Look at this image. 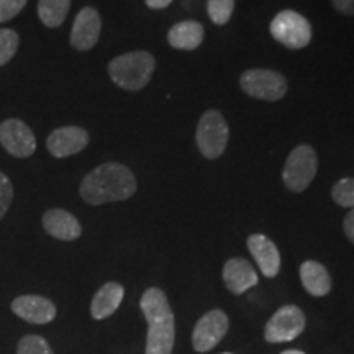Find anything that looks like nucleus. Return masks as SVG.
<instances>
[{
	"mask_svg": "<svg viewBox=\"0 0 354 354\" xmlns=\"http://www.w3.org/2000/svg\"><path fill=\"white\" fill-rule=\"evenodd\" d=\"M79 192L91 205L122 202L136 192V179L120 162H105L84 177Z\"/></svg>",
	"mask_w": 354,
	"mask_h": 354,
	"instance_id": "nucleus-1",
	"label": "nucleus"
},
{
	"mask_svg": "<svg viewBox=\"0 0 354 354\" xmlns=\"http://www.w3.org/2000/svg\"><path fill=\"white\" fill-rule=\"evenodd\" d=\"M156 61L146 51H133L110 61L109 74L118 87L125 91H141L151 81Z\"/></svg>",
	"mask_w": 354,
	"mask_h": 354,
	"instance_id": "nucleus-2",
	"label": "nucleus"
},
{
	"mask_svg": "<svg viewBox=\"0 0 354 354\" xmlns=\"http://www.w3.org/2000/svg\"><path fill=\"white\" fill-rule=\"evenodd\" d=\"M318 158L315 149L308 145H300L287 158L282 179L292 192H304L315 179Z\"/></svg>",
	"mask_w": 354,
	"mask_h": 354,
	"instance_id": "nucleus-3",
	"label": "nucleus"
},
{
	"mask_svg": "<svg viewBox=\"0 0 354 354\" xmlns=\"http://www.w3.org/2000/svg\"><path fill=\"white\" fill-rule=\"evenodd\" d=\"M228 125L218 110H207L197 125V146L207 159H216L228 145Z\"/></svg>",
	"mask_w": 354,
	"mask_h": 354,
	"instance_id": "nucleus-4",
	"label": "nucleus"
},
{
	"mask_svg": "<svg viewBox=\"0 0 354 354\" xmlns=\"http://www.w3.org/2000/svg\"><path fill=\"white\" fill-rule=\"evenodd\" d=\"M272 38L289 50L305 48L312 39V26L304 15L294 10L277 13L271 21Z\"/></svg>",
	"mask_w": 354,
	"mask_h": 354,
	"instance_id": "nucleus-5",
	"label": "nucleus"
},
{
	"mask_svg": "<svg viewBox=\"0 0 354 354\" xmlns=\"http://www.w3.org/2000/svg\"><path fill=\"white\" fill-rule=\"evenodd\" d=\"M240 86L248 95L259 100H279L286 95L287 81L271 69H250L243 73Z\"/></svg>",
	"mask_w": 354,
	"mask_h": 354,
	"instance_id": "nucleus-6",
	"label": "nucleus"
},
{
	"mask_svg": "<svg viewBox=\"0 0 354 354\" xmlns=\"http://www.w3.org/2000/svg\"><path fill=\"white\" fill-rule=\"evenodd\" d=\"M305 328L304 312L295 305H284L268 322L264 336L269 343L292 342Z\"/></svg>",
	"mask_w": 354,
	"mask_h": 354,
	"instance_id": "nucleus-7",
	"label": "nucleus"
},
{
	"mask_svg": "<svg viewBox=\"0 0 354 354\" xmlns=\"http://www.w3.org/2000/svg\"><path fill=\"white\" fill-rule=\"evenodd\" d=\"M0 145L15 158H30L37 149V138L32 128L17 118L0 123Z\"/></svg>",
	"mask_w": 354,
	"mask_h": 354,
	"instance_id": "nucleus-8",
	"label": "nucleus"
},
{
	"mask_svg": "<svg viewBox=\"0 0 354 354\" xmlns=\"http://www.w3.org/2000/svg\"><path fill=\"white\" fill-rule=\"evenodd\" d=\"M228 331V317L221 310H210L197 322L192 333V344L197 353L214 349Z\"/></svg>",
	"mask_w": 354,
	"mask_h": 354,
	"instance_id": "nucleus-9",
	"label": "nucleus"
},
{
	"mask_svg": "<svg viewBox=\"0 0 354 354\" xmlns=\"http://www.w3.org/2000/svg\"><path fill=\"white\" fill-rule=\"evenodd\" d=\"M102 19L99 12L92 7L82 8L74 20L71 30V44L79 51H88L99 41Z\"/></svg>",
	"mask_w": 354,
	"mask_h": 354,
	"instance_id": "nucleus-10",
	"label": "nucleus"
},
{
	"mask_svg": "<svg viewBox=\"0 0 354 354\" xmlns=\"http://www.w3.org/2000/svg\"><path fill=\"white\" fill-rule=\"evenodd\" d=\"M88 145V133L79 127H61L48 136L46 146L55 158H68L81 153Z\"/></svg>",
	"mask_w": 354,
	"mask_h": 354,
	"instance_id": "nucleus-11",
	"label": "nucleus"
},
{
	"mask_svg": "<svg viewBox=\"0 0 354 354\" xmlns=\"http://www.w3.org/2000/svg\"><path fill=\"white\" fill-rule=\"evenodd\" d=\"M12 310L21 320L35 325H46L56 317L55 304L41 295H20L12 302Z\"/></svg>",
	"mask_w": 354,
	"mask_h": 354,
	"instance_id": "nucleus-12",
	"label": "nucleus"
},
{
	"mask_svg": "<svg viewBox=\"0 0 354 354\" xmlns=\"http://www.w3.org/2000/svg\"><path fill=\"white\" fill-rule=\"evenodd\" d=\"M146 335V354H171L174 348L176 326L174 313L148 320Z\"/></svg>",
	"mask_w": 354,
	"mask_h": 354,
	"instance_id": "nucleus-13",
	"label": "nucleus"
},
{
	"mask_svg": "<svg viewBox=\"0 0 354 354\" xmlns=\"http://www.w3.org/2000/svg\"><path fill=\"white\" fill-rule=\"evenodd\" d=\"M248 250L253 254L261 272L266 277L277 276L279 269H281V254H279L277 246L266 234H251L248 238Z\"/></svg>",
	"mask_w": 354,
	"mask_h": 354,
	"instance_id": "nucleus-14",
	"label": "nucleus"
},
{
	"mask_svg": "<svg viewBox=\"0 0 354 354\" xmlns=\"http://www.w3.org/2000/svg\"><path fill=\"white\" fill-rule=\"evenodd\" d=\"M223 281L230 292L240 295L258 284V274L253 266L243 258H233L227 261L223 268Z\"/></svg>",
	"mask_w": 354,
	"mask_h": 354,
	"instance_id": "nucleus-15",
	"label": "nucleus"
},
{
	"mask_svg": "<svg viewBox=\"0 0 354 354\" xmlns=\"http://www.w3.org/2000/svg\"><path fill=\"white\" fill-rule=\"evenodd\" d=\"M43 227L48 234L63 241L77 240L82 233L81 223H79L76 216L61 209L48 210L43 215Z\"/></svg>",
	"mask_w": 354,
	"mask_h": 354,
	"instance_id": "nucleus-16",
	"label": "nucleus"
},
{
	"mask_svg": "<svg viewBox=\"0 0 354 354\" xmlns=\"http://www.w3.org/2000/svg\"><path fill=\"white\" fill-rule=\"evenodd\" d=\"M125 289L118 282H107L97 290L91 304V313L95 320H104L120 307Z\"/></svg>",
	"mask_w": 354,
	"mask_h": 354,
	"instance_id": "nucleus-17",
	"label": "nucleus"
},
{
	"mask_svg": "<svg viewBox=\"0 0 354 354\" xmlns=\"http://www.w3.org/2000/svg\"><path fill=\"white\" fill-rule=\"evenodd\" d=\"M167 41L176 50L194 51L203 41V26L196 20L179 21L167 33Z\"/></svg>",
	"mask_w": 354,
	"mask_h": 354,
	"instance_id": "nucleus-18",
	"label": "nucleus"
},
{
	"mask_svg": "<svg viewBox=\"0 0 354 354\" xmlns=\"http://www.w3.org/2000/svg\"><path fill=\"white\" fill-rule=\"evenodd\" d=\"M300 281L310 295L323 297L331 290V277L326 268L317 261H305L300 266Z\"/></svg>",
	"mask_w": 354,
	"mask_h": 354,
	"instance_id": "nucleus-19",
	"label": "nucleus"
},
{
	"mask_svg": "<svg viewBox=\"0 0 354 354\" xmlns=\"http://www.w3.org/2000/svg\"><path fill=\"white\" fill-rule=\"evenodd\" d=\"M71 0H39L38 15L48 28H56L63 25L68 17Z\"/></svg>",
	"mask_w": 354,
	"mask_h": 354,
	"instance_id": "nucleus-20",
	"label": "nucleus"
},
{
	"mask_svg": "<svg viewBox=\"0 0 354 354\" xmlns=\"http://www.w3.org/2000/svg\"><path fill=\"white\" fill-rule=\"evenodd\" d=\"M234 10V0H207V12L215 25H227Z\"/></svg>",
	"mask_w": 354,
	"mask_h": 354,
	"instance_id": "nucleus-21",
	"label": "nucleus"
},
{
	"mask_svg": "<svg viewBox=\"0 0 354 354\" xmlns=\"http://www.w3.org/2000/svg\"><path fill=\"white\" fill-rule=\"evenodd\" d=\"M331 197L339 207L354 209V179L353 177H343L335 184L331 190Z\"/></svg>",
	"mask_w": 354,
	"mask_h": 354,
	"instance_id": "nucleus-22",
	"label": "nucleus"
},
{
	"mask_svg": "<svg viewBox=\"0 0 354 354\" xmlns=\"http://www.w3.org/2000/svg\"><path fill=\"white\" fill-rule=\"evenodd\" d=\"M19 35L10 28H0V66H6L19 50Z\"/></svg>",
	"mask_w": 354,
	"mask_h": 354,
	"instance_id": "nucleus-23",
	"label": "nucleus"
},
{
	"mask_svg": "<svg viewBox=\"0 0 354 354\" xmlns=\"http://www.w3.org/2000/svg\"><path fill=\"white\" fill-rule=\"evenodd\" d=\"M17 354H53L50 344L38 335H26L20 339Z\"/></svg>",
	"mask_w": 354,
	"mask_h": 354,
	"instance_id": "nucleus-24",
	"label": "nucleus"
},
{
	"mask_svg": "<svg viewBox=\"0 0 354 354\" xmlns=\"http://www.w3.org/2000/svg\"><path fill=\"white\" fill-rule=\"evenodd\" d=\"M13 201V185L10 179L0 172V220L3 218L7 214V210L10 209V203Z\"/></svg>",
	"mask_w": 354,
	"mask_h": 354,
	"instance_id": "nucleus-25",
	"label": "nucleus"
},
{
	"mask_svg": "<svg viewBox=\"0 0 354 354\" xmlns=\"http://www.w3.org/2000/svg\"><path fill=\"white\" fill-rule=\"evenodd\" d=\"M25 6L26 0H0V24L15 19Z\"/></svg>",
	"mask_w": 354,
	"mask_h": 354,
	"instance_id": "nucleus-26",
	"label": "nucleus"
},
{
	"mask_svg": "<svg viewBox=\"0 0 354 354\" xmlns=\"http://www.w3.org/2000/svg\"><path fill=\"white\" fill-rule=\"evenodd\" d=\"M333 6L343 15H354V0H333Z\"/></svg>",
	"mask_w": 354,
	"mask_h": 354,
	"instance_id": "nucleus-27",
	"label": "nucleus"
},
{
	"mask_svg": "<svg viewBox=\"0 0 354 354\" xmlns=\"http://www.w3.org/2000/svg\"><path fill=\"white\" fill-rule=\"evenodd\" d=\"M343 227H344V233H346V236L354 243V209H351V212L346 215Z\"/></svg>",
	"mask_w": 354,
	"mask_h": 354,
	"instance_id": "nucleus-28",
	"label": "nucleus"
},
{
	"mask_svg": "<svg viewBox=\"0 0 354 354\" xmlns=\"http://www.w3.org/2000/svg\"><path fill=\"white\" fill-rule=\"evenodd\" d=\"M172 0H146V6L153 10H161V8H166L167 6H171Z\"/></svg>",
	"mask_w": 354,
	"mask_h": 354,
	"instance_id": "nucleus-29",
	"label": "nucleus"
},
{
	"mask_svg": "<svg viewBox=\"0 0 354 354\" xmlns=\"http://www.w3.org/2000/svg\"><path fill=\"white\" fill-rule=\"evenodd\" d=\"M282 354H305V353L297 351V349H287V351H284Z\"/></svg>",
	"mask_w": 354,
	"mask_h": 354,
	"instance_id": "nucleus-30",
	"label": "nucleus"
},
{
	"mask_svg": "<svg viewBox=\"0 0 354 354\" xmlns=\"http://www.w3.org/2000/svg\"><path fill=\"white\" fill-rule=\"evenodd\" d=\"M223 354H232V353H223Z\"/></svg>",
	"mask_w": 354,
	"mask_h": 354,
	"instance_id": "nucleus-31",
	"label": "nucleus"
}]
</instances>
